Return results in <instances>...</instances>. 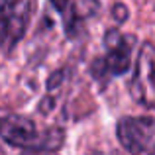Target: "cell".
<instances>
[{
    "instance_id": "8",
    "label": "cell",
    "mask_w": 155,
    "mask_h": 155,
    "mask_svg": "<svg viewBox=\"0 0 155 155\" xmlns=\"http://www.w3.org/2000/svg\"><path fill=\"white\" fill-rule=\"evenodd\" d=\"M35 155H49V153H43V151H35Z\"/></svg>"
},
{
    "instance_id": "4",
    "label": "cell",
    "mask_w": 155,
    "mask_h": 155,
    "mask_svg": "<svg viewBox=\"0 0 155 155\" xmlns=\"http://www.w3.org/2000/svg\"><path fill=\"white\" fill-rule=\"evenodd\" d=\"M30 20L26 0H0V47L10 51L24 38Z\"/></svg>"
},
{
    "instance_id": "1",
    "label": "cell",
    "mask_w": 155,
    "mask_h": 155,
    "mask_svg": "<svg viewBox=\"0 0 155 155\" xmlns=\"http://www.w3.org/2000/svg\"><path fill=\"white\" fill-rule=\"evenodd\" d=\"M0 137L14 147L43 153H49L63 143V132L59 128H49L47 132H39L34 120L20 116V114L0 118Z\"/></svg>"
},
{
    "instance_id": "2",
    "label": "cell",
    "mask_w": 155,
    "mask_h": 155,
    "mask_svg": "<svg viewBox=\"0 0 155 155\" xmlns=\"http://www.w3.org/2000/svg\"><path fill=\"white\" fill-rule=\"evenodd\" d=\"M136 45V38L134 35H126L118 30H110L104 35V57L96 59L92 65V75L98 81L106 83L110 77L124 75L130 69V61H132V49Z\"/></svg>"
},
{
    "instance_id": "5",
    "label": "cell",
    "mask_w": 155,
    "mask_h": 155,
    "mask_svg": "<svg viewBox=\"0 0 155 155\" xmlns=\"http://www.w3.org/2000/svg\"><path fill=\"white\" fill-rule=\"evenodd\" d=\"M153 45L151 41H145L140 49L136 63V73L130 83V94L136 102L145 108H153L155 104V88H153Z\"/></svg>"
},
{
    "instance_id": "3",
    "label": "cell",
    "mask_w": 155,
    "mask_h": 155,
    "mask_svg": "<svg viewBox=\"0 0 155 155\" xmlns=\"http://www.w3.org/2000/svg\"><path fill=\"white\" fill-rule=\"evenodd\" d=\"M118 141L132 155H155V122L151 116H126L118 122Z\"/></svg>"
},
{
    "instance_id": "9",
    "label": "cell",
    "mask_w": 155,
    "mask_h": 155,
    "mask_svg": "<svg viewBox=\"0 0 155 155\" xmlns=\"http://www.w3.org/2000/svg\"><path fill=\"white\" fill-rule=\"evenodd\" d=\"M92 155H104V153H100V151H94V153H92Z\"/></svg>"
},
{
    "instance_id": "6",
    "label": "cell",
    "mask_w": 155,
    "mask_h": 155,
    "mask_svg": "<svg viewBox=\"0 0 155 155\" xmlns=\"http://www.w3.org/2000/svg\"><path fill=\"white\" fill-rule=\"evenodd\" d=\"M100 10V2L98 0H75L69 8V14H67V31L69 35H75L79 26L84 22V20L96 16Z\"/></svg>"
},
{
    "instance_id": "7",
    "label": "cell",
    "mask_w": 155,
    "mask_h": 155,
    "mask_svg": "<svg viewBox=\"0 0 155 155\" xmlns=\"http://www.w3.org/2000/svg\"><path fill=\"white\" fill-rule=\"evenodd\" d=\"M51 4L57 12H65L69 8V0H51Z\"/></svg>"
}]
</instances>
